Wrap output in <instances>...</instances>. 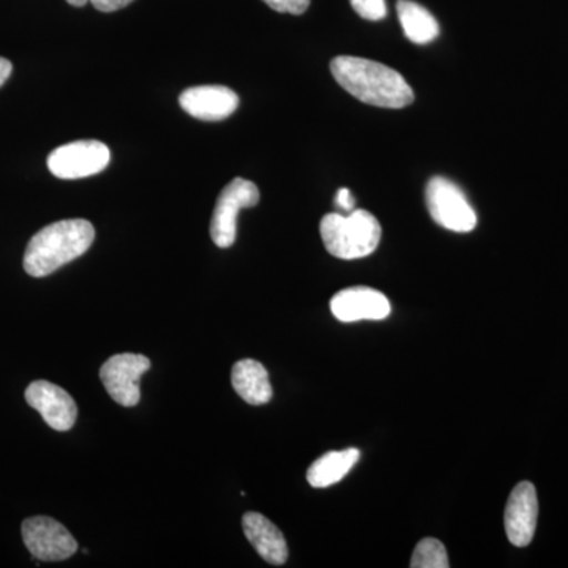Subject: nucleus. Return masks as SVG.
<instances>
[{"label": "nucleus", "mask_w": 568, "mask_h": 568, "mask_svg": "<svg viewBox=\"0 0 568 568\" xmlns=\"http://www.w3.org/2000/svg\"><path fill=\"white\" fill-rule=\"evenodd\" d=\"M335 81L355 99L372 106L402 110L414 102V91L405 78L384 63L339 55L331 63Z\"/></svg>", "instance_id": "f257e3e1"}, {"label": "nucleus", "mask_w": 568, "mask_h": 568, "mask_svg": "<svg viewBox=\"0 0 568 568\" xmlns=\"http://www.w3.org/2000/svg\"><path fill=\"white\" fill-rule=\"evenodd\" d=\"M95 230L88 220L55 222L39 231L24 253V271L36 278L54 274L63 265L82 256L93 244Z\"/></svg>", "instance_id": "f03ea898"}, {"label": "nucleus", "mask_w": 568, "mask_h": 568, "mask_svg": "<svg viewBox=\"0 0 568 568\" xmlns=\"http://www.w3.org/2000/svg\"><path fill=\"white\" fill-rule=\"evenodd\" d=\"M325 250L338 260H361L375 252L383 227L373 213L354 209L349 215L328 213L321 222Z\"/></svg>", "instance_id": "7ed1b4c3"}, {"label": "nucleus", "mask_w": 568, "mask_h": 568, "mask_svg": "<svg viewBox=\"0 0 568 568\" xmlns=\"http://www.w3.org/2000/svg\"><path fill=\"white\" fill-rule=\"evenodd\" d=\"M426 207L439 226L454 233H470L477 226V213L462 189L446 178H433L426 185Z\"/></svg>", "instance_id": "20e7f679"}, {"label": "nucleus", "mask_w": 568, "mask_h": 568, "mask_svg": "<svg viewBox=\"0 0 568 568\" xmlns=\"http://www.w3.org/2000/svg\"><path fill=\"white\" fill-rule=\"evenodd\" d=\"M111 162V151L100 141H74L61 145L48 156V168L52 175L63 181L91 178L106 170Z\"/></svg>", "instance_id": "39448f33"}, {"label": "nucleus", "mask_w": 568, "mask_h": 568, "mask_svg": "<svg viewBox=\"0 0 568 568\" xmlns=\"http://www.w3.org/2000/svg\"><path fill=\"white\" fill-rule=\"evenodd\" d=\"M260 203V190L246 179H234L224 186L211 223V237L219 248H230L237 237V219L242 209L254 207Z\"/></svg>", "instance_id": "423d86ee"}, {"label": "nucleus", "mask_w": 568, "mask_h": 568, "mask_svg": "<svg viewBox=\"0 0 568 568\" xmlns=\"http://www.w3.org/2000/svg\"><path fill=\"white\" fill-rule=\"evenodd\" d=\"M21 532L33 559L58 562L71 558L78 551L77 540L69 529L50 517L26 519Z\"/></svg>", "instance_id": "0eeeda50"}, {"label": "nucleus", "mask_w": 568, "mask_h": 568, "mask_svg": "<svg viewBox=\"0 0 568 568\" xmlns=\"http://www.w3.org/2000/svg\"><path fill=\"white\" fill-rule=\"evenodd\" d=\"M151 369V361L141 354H119L108 358L100 369V379L115 403L133 407L140 403V381Z\"/></svg>", "instance_id": "6e6552de"}, {"label": "nucleus", "mask_w": 568, "mask_h": 568, "mask_svg": "<svg viewBox=\"0 0 568 568\" xmlns=\"http://www.w3.org/2000/svg\"><path fill=\"white\" fill-rule=\"evenodd\" d=\"M26 402L55 432H69L78 418V406L69 392L48 381H36L26 390Z\"/></svg>", "instance_id": "1a4fd4ad"}, {"label": "nucleus", "mask_w": 568, "mask_h": 568, "mask_svg": "<svg viewBox=\"0 0 568 568\" xmlns=\"http://www.w3.org/2000/svg\"><path fill=\"white\" fill-rule=\"evenodd\" d=\"M538 499L536 487L530 481H521L508 497L504 523L511 545L528 547L537 529Z\"/></svg>", "instance_id": "9d476101"}, {"label": "nucleus", "mask_w": 568, "mask_h": 568, "mask_svg": "<svg viewBox=\"0 0 568 568\" xmlns=\"http://www.w3.org/2000/svg\"><path fill=\"white\" fill-rule=\"evenodd\" d=\"M331 310L342 323L357 321H381L390 315L388 298L372 287L357 286L339 291L331 301Z\"/></svg>", "instance_id": "9b49d317"}, {"label": "nucleus", "mask_w": 568, "mask_h": 568, "mask_svg": "<svg viewBox=\"0 0 568 568\" xmlns=\"http://www.w3.org/2000/svg\"><path fill=\"white\" fill-rule=\"evenodd\" d=\"M179 103L192 118L216 122L230 118L237 110L239 97L224 85H197L183 91Z\"/></svg>", "instance_id": "f8f14e48"}, {"label": "nucleus", "mask_w": 568, "mask_h": 568, "mask_svg": "<svg viewBox=\"0 0 568 568\" xmlns=\"http://www.w3.org/2000/svg\"><path fill=\"white\" fill-rule=\"evenodd\" d=\"M242 526H244V532L250 544L265 562L272 564V566H283L286 562L287 556H290L286 540H284L282 530L276 528L271 519L256 514V511H248L242 518Z\"/></svg>", "instance_id": "ddd939ff"}, {"label": "nucleus", "mask_w": 568, "mask_h": 568, "mask_svg": "<svg viewBox=\"0 0 568 568\" xmlns=\"http://www.w3.org/2000/svg\"><path fill=\"white\" fill-rule=\"evenodd\" d=\"M231 381H233L234 390L248 405H265V403L271 402L272 395H274L267 369L253 358L239 361L234 365Z\"/></svg>", "instance_id": "4468645a"}, {"label": "nucleus", "mask_w": 568, "mask_h": 568, "mask_svg": "<svg viewBox=\"0 0 568 568\" xmlns=\"http://www.w3.org/2000/svg\"><path fill=\"white\" fill-rule=\"evenodd\" d=\"M358 458H361V452L357 448L328 452L310 466L306 480L315 488L332 487L349 474V470L357 465Z\"/></svg>", "instance_id": "2eb2a0df"}, {"label": "nucleus", "mask_w": 568, "mask_h": 568, "mask_svg": "<svg viewBox=\"0 0 568 568\" xmlns=\"http://www.w3.org/2000/svg\"><path fill=\"white\" fill-rule=\"evenodd\" d=\"M396 11H398L405 36L413 43L426 44L439 36L440 29L436 18L420 3L413 0H398Z\"/></svg>", "instance_id": "dca6fc26"}, {"label": "nucleus", "mask_w": 568, "mask_h": 568, "mask_svg": "<svg viewBox=\"0 0 568 568\" xmlns=\"http://www.w3.org/2000/svg\"><path fill=\"white\" fill-rule=\"evenodd\" d=\"M413 568H448V556L446 547L436 538H424L414 549L413 559H410Z\"/></svg>", "instance_id": "f3484780"}, {"label": "nucleus", "mask_w": 568, "mask_h": 568, "mask_svg": "<svg viewBox=\"0 0 568 568\" xmlns=\"http://www.w3.org/2000/svg\"><path fill=\"white\" fill-rule=\"evenodd\" d=\"M351 6L366 21H381L387 14L386 0H351Z\"/></svg>", "instance_id": "a211bd4d"}, {"label": "nucleus", "mask_w": 568, "mask_h": 568, "mask_svg": "<svg viewBox=\"0 0 568 568\" xmlns=\"http://www.w3.org/2000/svg\"><path fill=\"white\" fill-rule=\"evenodd\" d=\"M264 2L278 13L302 14L308 10L312 0H264Z\"/></svg>", "instance_id": "6ab92c4d"}, {"label": "nucleus", "mask_w": 568, "mask_h": 568, "mask_svg": "<svg viewBox=\"0 0 568 568\" xmlns=\"http://www.w3.org/2000/svg\"><path fill=\"white\" fill-rule=\"evenodd\" d=\"M67 2L73 7H84L85 3L91 2L97 10L111 13V11L125 9L133 0H67Z\"/></svg>", "instance_id": "aec40b11"}, {"label": "nucleus", "mask_w": 568, "mask_h": 568, "mask_svg": "<svg viewBox=\"0 0 568 568\" xmlns=\"http://www.w3.org/2000/svg\"><path fill=\"white\" fill-rule=\"evenodd\" d=\"M336 207L342 209V211L353 212L355 207V200L353 194H351L349 190L342 189L338 190L335 197Z\"/></svg>", "instance_id": "412c9836"}, {"label": "nucleus", "mask_w": 568, "mask_h": 568, "mask_svg": "<svg viewBox=\"0 0 568 568\" xmlns=\"http://www.w3.org/2000/svg\"><path fill=\"white\" fill-rule=\"evenodd\" d=\"M11 70H13V65H11L10 61L7 59L0 58V88L6 84V81L9 80Z\"/></svg>", "instance_id": "4be33fe9"}]
</instances>
